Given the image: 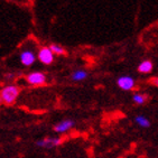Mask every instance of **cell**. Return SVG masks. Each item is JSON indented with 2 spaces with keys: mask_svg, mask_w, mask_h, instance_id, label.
Wrapping results in <instances>:
<instances>
[{
  "mask_svg": "<svg viewBox=\"0 0 158 158\" xmlns=\"http://www.w3.org/2000/svg\"><path fill=\"white\" fill-rule=\"evenodd\" d=\"M19 93H20V89L17 85H7L1 89L0 97L2 99L3 104L11 106L16 102L17 98L19 97Z\"/></svg>",
  "mask_w": 158,
  "mask_h": 158,
  "instance_id": "cell-1",
  "label": "cell"
},
{
  "mask_svg": "<svg viewBox=\"0 0 158 158\" xmlns=\"http://www.w3.org/2000/svg\"><path fill=\"white\" fill-rule=\"evenodd\" d=\"M117 84L123 91H131L136 86V81L130 75H122L117 80Z\"/></svg>",
  "mask_w": 158,
  "mask_h": 158,
  "instance_id": "cell-2",
  "label": "cell"
},
{
  "mask_svg": "<svg viewBox=\"0 0 158 158\" xmlns=\"http://www.w3.org/2000/svg\"><path fill=\"white\" fill-rule=\"evenodd\" d=\"M19 58L24 66H31L36 61V54L31 49H24L19 55Z\"/></svg>",
  "mask_w": 158,
  "mask_h": 158,
  "instance_id": "cell-3",
  "label": "cell"
},
{
  "mask_svg": "<svg viewBox=\"0 0 158 158\" xmlns=\"http://www.w3.org/2000/svg\"><path fill=\"white\" fill-rule=\"evenodd\" d=\"M26 81L31 85H43L46 83V75L42 72H33L28 74Z\"/></svg>",
  "mask_w": 158,
  "mask_h": 158,
  "instance_id": "cell-4",
  "label": "cell"
},
{
  "mask_svg": "<svg viewBox=\"0 0 158 158\" xmlns=\"http://www.w3.org/2000/svg\"><path fill=\"white\" fill-rule=\"evenodd\" d=\"M38 60L45 65H49L54 62V54L49 47H42L38 52Z\"/></svg>",
  "mask_w": 158,
  "mask_h": 158,
  "instance_id": "cell-5",
  "label": "cell"
},
{
  "mask_svg": "<svg viewBox=\"0 0 158 158\" xmlns=\"http://www.w3.org/2000/svg\"><path fill=\"white\" fill-rule=\"evenodd\" d=\"M74 121L71 120V119H66V120H63V121L58 122L57 125L54 126V131L55 132H58V134H63V132H66L70 129L74 127Z\"/></svg>",
  "mask_w": 158,
  "mask_h": 158,
  "instance_id": "cell-6",
  "label": "cell"
},
{
  "mask_svg": "<svg viewBox=\"0 0 158 158\" xmlns=\"http://www.w3.org/2000/svg\"><path fill=\"white\" fill-rule=\"evenodd\" d=\"M61 143V138H45V139L36 141V145L38 147H44V148H53V147H57Z\"/></svg>",
  "mask_w": 158,
  "mask_h": 158,
  "instance_id": "cell-7",
  "label": "cell"
},
{
  "mask_svg": "<svg viewBox=\"0 0 158 158\" xmlns=\"http://www.w3.org/2000/svg\"><path fill=\"white\" fill-rule=\"evenodd\" d=\"M152 69H154V64H152V61H149V60H145V61H143L138 65V72L143 74L150 73L152 71Z\"/></svg>",
  "mask_w": 158,
  "mask_h": 158,
  "instance_id": "cell-8",
  "label": "cell"
},
{
  "mask_svg": "<svg viewBox=\"0 0 158 158\" xmlns=\"http://www.w3.org/2000/svg\"><path fill=\"white\" fill-rule=\"evenodd\" d=\"M88 77V72L84 70H76L74 71L72 75H71V79L74 82H80V81H83Z\"/></svg>",
  "mask_w": 158,
  "mask_h": 158,
  "instance_id": "cell-9",
  "label": "cell"
},
{
  "mask_svg": "<svg viewBox=\"0 0 158 158\" xmlns=\"http://www.w3.org/2000/svg\"><path fill=\"white\" fill-rule=\"evenodd\" d=\"M135 122L137 123L139 127H141V128H149L150 127V120H149L148 118H146L145 116H136L135 117Z\"/></svg>",
  "mask_w": 158,
  "mask_h": 158,
  "instance_id": "cell-10",
  "label": "cell"
},
{
  "mask_svg": "<svg viewBox=\"0 0 158 158\" xmlns=\"http://www.w3.org/2000/svg\"><path fill=\"white\" fill-rule=\"evenodd\" d=\"M147 100H148V95L143 94V93H135L132 95V101L136 104H138V106L145 104L147 102Z\"/></svg>",
  "mask_w": 158,
  "mask_h": 158,
  "instance_id": "cell-11",
  "label": "cell"
},
{
  "mask_svg": "<svg viewBox=\"0 0 158 158\" xmlns=\"http://www.w3.org/2000/svg\"><path fill=\"white\" fill-rule=\"evenodd\" d=\"M49 48H51V51H52L54 55H64L65 54V49H64L62 46L57 45V44H52V45L49 46Z\"/></svg>",
  "mask_w": 158,
  "mask_h": 158,
  "instance_id": "cell-12",
  "label": "cell"
},
{
  "mask_svg": "<svg viewBox=\"0 0 158 158\" xmlns=\"http://www.w3.org/2000/svg\"><path fill=\"white\" fill-rule=\"evenodd\" d=\"M149 83H150L152 85H154V86H157V88H158V76L149 79Z\"/></svg>",
  "mask_w": 158,
  "mask_h": 158,
  "instance_id": "cell-13",
  "label": "cell"
},
{
  "mask_svg": "<svg viewBox=\"0 0 158 158\" xmlns=\"http://www.w3.org/2000/svg\"><path fill=\"white\" fill-rule=\"evenodd\" d=\"M3 103V101H2V99H1V97H0V106Z\"/></svg>",
  "mask_w": 158,
  "mask_h": 158,
  "instance_id": "cell-14",
  "label": "cell"
}]
</instances>
